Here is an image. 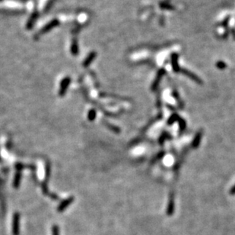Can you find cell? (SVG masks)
<instances>
[{
    "label": "cell",
    "instance_id": "13",
    "mask_svg": "<svg viewBox=\"0 0 235 235\" xmlns=\"http://www.w3.org/2000/svg\"><path fill=\"white\" fill-rule=\"evenodd\" d=\"M230 194L235 195V185L231 188V190H230Z\"/></svg>",
    "mask_w": 235,
    "mask_h": 235
},
{
    "label": "cell",
    "instance_id": "9",
    "mask_svg": "<svg viewBox=\"0 0 235 235\" xmlns=\"http://www.w3.org/2000/svg\"><path fill=\"white\" fill-rule=\"evenodd\" d=\"M20 176H20V173H18L15 178V182H14V186L15 187V188H18V186H19Z\"/></svg>",
    "mask_w": 235,
    "mask_h": 235
},
{
    "label": "cell",
    "instance_id": "10",
    "mask_svg": "<svg viewBox=\"0 0 235 235\" xmlns=\"http://www.w3.org/2000/svg\"><path fill=\"white\" fill-rule=\"evenodd\" d=\"M170 136L167 134V133H164V134H162L161 136L160 137V138H159V143H160V144H163V142L164 141V140H165L166 138H168Z\"/></svg>",
    "mask_w": 235,
    "mask_h": 235
},
{
    "label": "cell",
    "instance_id": "2",
    "mask_svg": "<svg viewBox=\"0 0 235 235\" xmlns=\"http://www.w3.org/2000/svg\"><path fill=\"white\" fill-rule=\"evenodd\" d=\"M73 200H74L73 197H69V198H67L66 200L63 201V202L61 203V205L59 206V208H58V212H62L65 208H67L68 206L69 205V204H71V202H73Z\"/></svg>",
    "mask_w": 235,
    "mask_h": 235
},
{
    "label": "cell",
    "instance_id": "8",
    "mask_svg": "<svg viewBox=\"0 0 235 235\" xmlns=\"http://www.w3.org/2000/svg\"><path fill=\"white\" fill-rule=\"evenodd\" d=\"M88 118L89 121H94V120H95V119L96 118V112H95V110H94V109L91 110V111L89 112L88 116Z\"/></svg>",
    "mask_w": 235,
    "mask_h": 235
},
{
    "label": "cell",
    "instance_id": "1",
    "mask_svg": "<svg viewBox=\"0 0 235 235\" xmlns=\"http://www.w3.org/2000/svg\"><path fill=\"white\" fill-rule=\"evenodd\" d=\"M13 234L18 235L19 234V215L15 214L13 219Z\"/></svg>",
    "mask_w": 235,
    "mask_h": 235
},
{
    "label": "cell",
    "instance_id": "11",
    "mask_svg": "<svg viewBox=\"0 0 235 235\" xmlns=\"http://www.w3.org/2000/svg\"><path fill=\"white\" fill-rule=\"evenodd\" d=\"M53 235H59V229L57 226H53Z\"/></svg>",
    "mask_w": 235,
    "mask_h": 235
},
{
    "label": "cell",
    "instance_id": "3",
    "mask_svg": "<svg viewBox=\"0 0 235 235\" xmlns=\"http://www.w3.org/2000/svg\"><path fill=\"white\" fill-rule=\"evenodd\" d=\"M202 131H199L197 132V134H196L194 139L193 140V144H192V146L194 148H197L199 147V145L200 144V141L201 139H202Z\"/></svg>",
    "mask_w": 235,
    "mask_h": 235
},
{
    "label": "cell",
    "instance_id": "4",
    "mask_svg": "<svg viewBox=\"0 0 235 235\" xmlns=\"http://www.w3.org/2000/svg\"><path fill=\"white\" fill-rule=\"evenodd\" d=\"M70 80L69 78H66L65 80H63V81L61 83V89H60V95L61 96H63L65 95V92H66V90H67V87L69 84Z\"/></svg>",
    "mask_w": 235,
    "mask_h": 235
},
{
    "label": "cell",
    "instance_id": "7",
    "mask_svg": "<svg viewBox=\"0 0 235 235\" xmlns=\"http://www.w3.org/2000/svg\"><path fill=\"white\" fill-rule=\"evenodd\" d=\"M177 121L179 122V126H180V130L181 131H184L186 129V127H187V125H186V121L184 120H183L182 118H180V117H179V119H178Z\"/></svg>",
    "mask_w": 235,
    "mask_h": 235
},
{
    "label": "cell",
    "instance_id": "12",
    "mask_svg": "<svg viewBox=\"0 0 235 235\" xmlns=\"http://www.w3.org/2000/svg\"><path fill=\"white\" fill-rule=\"evenodd\" d=\"M164 156V152H161V153H160L159 154H158V155L156 156V157L154 158V159H153V161H155V160H158V159H161V158H162Z\"/></svg>",
    "mask_w": 235,
    "mask_h": 235
},
{
    "label": "cell",
    "instance_id": "6",
    "mask_svg": "<svg viewBox=\"0 0 235 235\" xmlns=\"http://www.w3.org/2000/svg\"><path fill=\"white\" fill-rule=\"evenodd\" d=\"M179 115H177V114H173V115H172L170 117L169 119H168V124H169V125H171V124H173V123L175 122V121H177L178 119H179Z\"/></svg>",
    "mask_w": 235,
    "mask_h": 235
},
{
    "label": "cell",
    "instance_id": "5",
    "mask_svg": "<svg viewBox=\"0 0 235 235\" xmlns=\"http://www.w3.org/2000/svg\"><path fill=\"white\" fill-rule=\"evenodd\" d=\"M173 206H174V195H173V192H171L170 195V199L169 203L168 206V214L170 215L173 211Z\"/></svg>",
    "mask_w": 235,
    "mask_h": 235
}]
</instances>
